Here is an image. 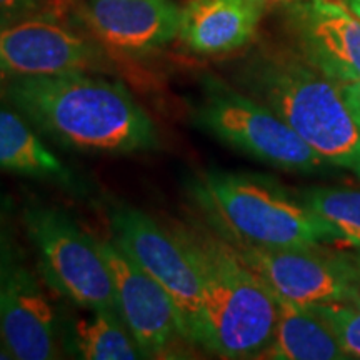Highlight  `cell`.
I'll use <instances>...</instances> for the list:
<instances>
[{
	"label": "cell",
	"instance_id": "cell-1",
	"mask_svg": "<svg viewBox=\"0 0 360 360\" xmlns=\"http://www.w3.org/2000/svg\"><path fill=\"white\" fill-rule=\"evenodd\" d=\"M0 97L58 146L85 154L152 150L159 130L120 82L89 72L0 80Z\"/></svg>",
	"mask_w": 360,
	"mask_h": 360
},
{
	"label": "cell",
	"instance_id": "cell-2",
	"mask_svg": "<svg viewBox=\"0 0 360 360\" xmlns=\"http://www.w3.org/2000/svg\"><path fill=\"white\" fill-rule=\"evenodd\" d=\"M242 92L287 122L332 167L360 177V127L335 82L294 49L262 47L237 69Z\"/></svg>",
	"mask_w": 360,
	"mask_h": 360
},
{
	"label": "cell",
	"instance_id": "cell-3",
	"mask_svg": "<svg viewBox=\"0 0 360 360\" xmlns=\"http://www.w3.org/2000/svg\"><path fill=\"white\" fill-rule=\"evenodd\" d=\"M202 278L199 347L222 359H260L272 344L278 299L222 237L177 227Z\"/></svg>",
	"mask_w": 360,
	"mask_h": 360
},
{
	"label": "cell",
	"instance_id": "cell-4",
	"mask_svg": "<svg viewBox=\"0 0 360 360\" xmlns=\"http://www.w3.org/2000/svg\"><path fill=\"white\" fill-rule=\"evenodd\" d=\"M191 197L207 224L232 245L282 249L337 242L334 231L299 195L260 175L200 174Z\"/></svg>",
	"mask_w": 360,
	"mask_h": 360
},
{
	"label": "cell",
	"instance_id": "cell-5",
	"mask_svg": "<svg viewBox=\"0 0 360 360\" xmlns=\"http://www.w3.org/2000/svg\"><path fill=\"white\" fill-rule=\"evenodd\" d=\"M197 124L219 141L272 167L323 174L330 167L272 109L217 77H205Z\"/></svg>",
	"mask_w": 360,
	"mask_h": 360
},
{
	"label": "cell",
	"instance_id": "cell-6",
	"mask_svg": "<svg viewBox=\"0 0 360 360\" xmlns=\"http://www.w3.org/2000/svg\"><path fill=\"white\" fill-rule=\"evenodd\" d=\"M24 225L52 289L85 310L115 309L114 282L97 238L53 207H27Z\"/></svg>",
	"mask_w": 360,
	"mask_h": 360
},
{
	"label": "cell",
	"instance_id": "cell-7",
	"mask_svg": "<svg viewBox=\"0 0 360 360\" xmlns=\"http://www.w3.org/2000/svg\"><path fill=\"white\" fill-rule=\"evenodd\" d=\"M114 240L174 300L191 345H199L202 278L195 259L177 232H169L142 210L114 205L109 212Z\"/></svg>",
	"mask_w": 360,
	"mask_h": 360
},
{
	"label": "cell",
	"instance_id": "cell-8",
	"mask_svg": "<svg viewBox=\"0 0 360 360\" xmlns=\"http://www.w3.org/2000/svg\"><path fill=\"white\" fill-rule=\"evenodd\" d=\"M0 339L17 360L62 355L52 304L19 242L6 229H0Z\"/></svg>",
	"mask_w": 360,
	"mask_h": 360
},
{
	"label": "cell",
	"instance_id": "cell-9",
	"mask_svg": "<svg viewBox=\"0 0 360 360\" xmlns=\"http://www.w3.org/2000/svg\"><path fill=\"white\" fill-rule=\"evenodd\" d=\"M98 64V49L67 24L62 12H42L0 27V80L80 74Z\"/></svg>",
	"mask_w": 360,
	"mask_h": 360
},
{
	"label": "cell",
	"instance_id": "cell-10",
	"mask_svg": "<svg viewBox=\"0 0 360 360\" xmlns=\"http://www.w3.org/2000/svg\"><path fill=\"white\" fill-rule=\"evenodd\" d=\"M103 257L114 282L115 309L143 359L172 357L182 344H191L174 300L117 242L102 240Z\"/></svg>",
	"mask_w": 360,
	"mask_h": 360
},
{
	"label": "cell",
	"instance_id": "cell-11",
	"mask_svg": "<svg viewBox=\"0 0 360 360\" xmlns=\"http://www.w3.org/2000/svg\"><path fill=\"white\" fill-rule=\"evenodd\" d=\"M231 247L267 283L277 299L300 305L347 302L350 285L347 252H334L323 244L282 249L232 244Z\"/></svg>",
	"mask_w": 360,
	"mask_h": 360
},
{
	"label": "cell",
	"instance_id": "cell-12",
	"mask_svg": "<svg viewBox=\"0 0 360 360\" xmlns=\"http://www.w3.org/2000/svg\"><path fill=\"white\" fill-rule=\"evenodd\" d=\"M294 51L342 85L360 80V20L334 0H292L285 8Z\"/></svg>",
	"mask_w": 360,
	"mask_h": 360
},
{
	"label": "cell",
	"instance_id": "cell-13",
	"mask_svg": "<svg viewBox=\"0 0 360 360\" xmlns=\"http://www.w3.org/2000/svg\"><path fill=\"white\" fill-rule=\"evenodd\" d=\"M79 13L98 44L146 56L179 37L182 8L172 0H79Z\"/></svg>",
	"mask_w": 360,
	"mask_h": 360
},
{
	"label": "cell",
	"instance_id": "cell-14",
	"mask_svg": "<svg viewBox=\"0 0 360 360\" xmlns=\"http://www.w3.org/2000/svg\"><path fill=\"white\" fill-rule=\"evenodd\" d=\"M267 0H188L179 39L199 56H220L245 47L257 32Z\"/></svg>",
	"mask_w": 360,
	"mask_h": 360
},
{
	"label": "cell",
	"instance_id": "cell-15",
	"mask_svg": "<svg viewBox=\"0 0 360 360\" xmlns=\"http://www.w3.org/2000/svg\"><path fill=\"white\" fill-rule=\"evenodd\" d=\"M260 359L352 360L339 335L310 305L278 299V319L272 344Z\"/></svg>",
	"mask_w": 360,
	"mask_h": 360
},
{
	"label": "cell",
	"instance_id": "cell-16",
	"mask_svg": "<svg viewBox=\"0 0 360 360\" xmlns=\"http://www.w3.org/2000/svg\"><path fill=\"white\" fill-rule=\"evenodd\" d=\"M0 170L58 184H72L62 160L45 146L19 112L0 107Z\"/></svg>",
	"mask_w": 360,
	"mask_h": 360
},
{
	"label": "cell",
	"instance_id": "cell-17",
	"mask_svg": "<svg viewBox=\"0 0 360 360\" xmlns=\"http://www.w3.org/2000/svg\"><path fill=\"white\" fill-rule=\"evenodd\" d=\"M69 347L84 360H135L143 355L115 309H89L72 319Z\"/></svg>",
	"mask_w": 360,
	"mask_h": 360
},
{
	"label": "cell",
	"instance_id": "cell-18",
	"mask_svg": "<svg viewBox=\"0 0 360 360\" xmlns=\"http://www.w3.org/2000/svg\"><path fill=\"white\" fill-rule=\"evenodd\" d=\"M299 197L337 237V242L360 249V188L309 187Z\"/></svg>",
	"mask_w": 360,
	"mask_h": 360
},
{
	"label": "cell",
	"instance_id": "cell-19",
	"mask_svg": "<svg viewBox=\"0 0 360 360\" xmlns=\"http://www.w3.org/2000/svg\"><path fill=\"white\" fill-rule=\"evenodd\" d=\"M310 307L321 314L328 326L334 328L349 354L354 359H360V310L344 302L310 305Z\"/></svg>",
	"mask_w": 360,
	"mask_h": 360
},
{
	"label": "cell",
	"instance_id": "cell-20",
	"mask_svg": "<svg viewBox=\"0 0 360 360\" xmlns=\"http://www.w3.org/2000/svg\"><path fill=\"white\" fill-rule=\"evenodd\" d=\"M42 12H62V0H0V27Z\"/></svg>",
	"mask_w": 360,
	"mask_h": 360
},
{
	"label": "cell",
	"instance_id": "cell-21",
	"mask_svg": "<svg viewBox=\"0 0 360 360\" xmlns=\"http://www.w3.org/2000/svg\"><path fill=\"white\" fill-rule=\"evenodd\" d=\"M347 255L350 262V285L347 302L345 304L360 310V249L347 252Z\"/></svg>",
	"mask_w": 360,
	"mask_h": 360
},
{
	"label": "cell",
	"instance_id": "cell-22",
	"mask_svg": "<svg viewBox=\"0 0 360 360\" xmlns=\"http://www.w3.org/2000/svg\"><path fill=\"white\" fill-rule=\"evenodd\" d=\"M344 94L360 127V80L344 85Z\"/></svg>",
	"mask_w": 360,
	"mask_h": 360
},
{
	"label": "cell",
	"instance_id": "cell-23",
	"mask_svg": "<svg viewBox=\"0 0 360 360\" xmlns=\"http://www.w3.org/2000/svg\"><path fill=\"white\" fill-rule=\"evenodd\" d=\"M342 4L360 20V0H342Z\"/></svg>",
	"mask_w": 360,
	"mask_h": 360
},
{
	"label": "cell",
	"instance_id": "cell-24",
	"mask_svg": "<svg viewBox=\"0 0 360 360\" xmlns=\"http://www.w3.org/2000/svg\"><path fill=\"white\" fill-rule=\"evenodd\" d=\"M13 355L11 350L7 349V345L4 344V340L0 339V360H12Z\"/></svg>",
	"mask_w": 360,
	"mask_h": 360
}]
</instances>
